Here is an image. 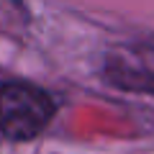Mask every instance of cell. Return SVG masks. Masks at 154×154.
Wrapping results in <instances>:
<instances>
[{
    "mask_svg": "<svg viewBox=\"0 0 154 154\" xmlns=\"http://www.w3.org/2000/svg\"><path fill=\"white\" fill-rule=\"evenodd\" d=\"M54 118V100L31 82L0 88V134L11 141H31Z\"/></svg>",
    "mask_w": 154,
    "mask_h": 154,
    "instance_id": "6da1fadb",
    "label": "cell"
},
{
    "mask_svg": "<svg viewBox=\"0 0 154 154\" xmlns=\"http://www.w3.org/2000/svg\"><path fill=\"white\" fill-rule=\"evenodd\" d=\"M103 75L118 90L154 95V36L113 46L105 54Z\"/></svg>",
    "mask_w": 154,
    "mask_h": 154,
    "instance_id": "7a4b0ae2",
    "label": "cell"
}]
</instances>
